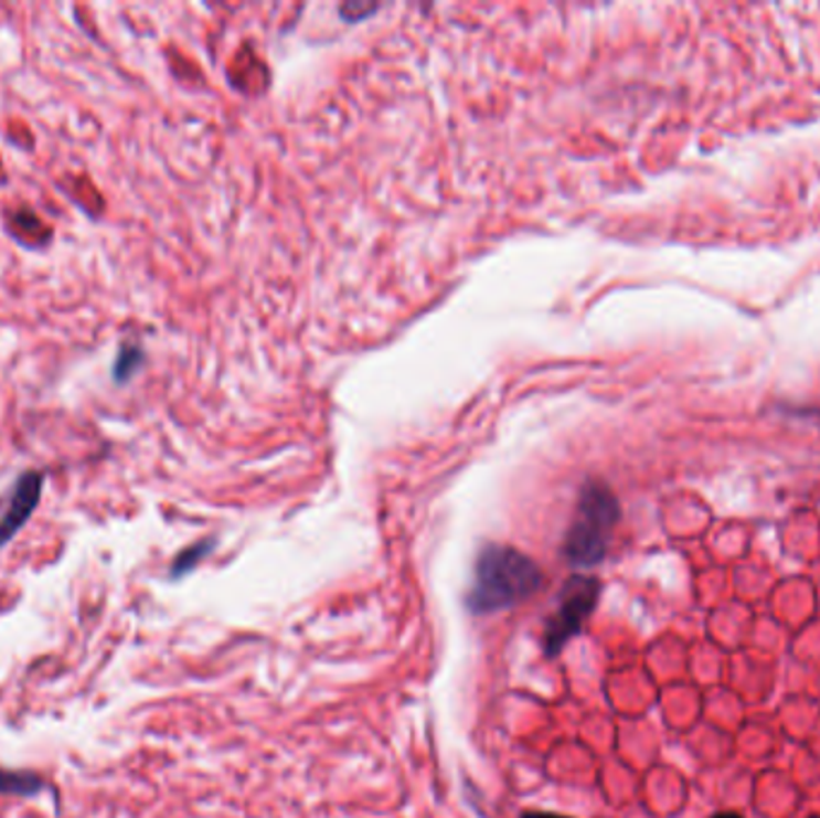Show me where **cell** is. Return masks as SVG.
Listing matches in <instances>:
<instances>
[{
  "label": "cell",
  "instance_id": "cell-4",
  "mask_svg": "<svg viewBox=\"0 0 820 818\" xmlns=\"http://www.w3.org/2000/svg\"><path fill=\"white\" fill-rule=\"evenodd\" d=\"M41 492H44V474L41 470H26L18 478L3 514H0V548L8 545L22 525L32 519Z\"/></svg>",
  "mask_w": 820,
  "mask_h": 818
},
{
  "label": "cell",
  "instance_id": "cell-6",
  "mask_svg": "<svg viewBox=\"0 0 820 818\" xmlns=\"http://www.w3.org/2000/svg\"><path fill=\"white\" fill-rule=\"evenodd\" d=\"M140 360H142V351L135 349V346H125V349H120V353L116 358V365H114L116 380L118 382L128 380L130 374H132V370L137 368V363H140Z\"/></svg>",
  "mask_w": 820,
  "mask_h": 818
},
{
  "label": "cell",
  "instance_id": "cell-1",
  "mask_svg": "<svg viewBox=\"0 0 820 818\" xmlns=\"http://www.w3.org/2000/svg\"><path fill=\"white\" fill-rule=\"evenodd\" d=\"M542 586L540 566L523 552L490 545L480 552L468 607L476 615H492L531 601Z\"/></svg>",
  "mask_w": 820,
  "mask_h": 818
},
{
  "label": "cell",
  "instance_id": "cell-2",
  "mask_svg": "<svg viewBox=\"0 0 820 818\" xmlns=\"http://www.w3.org/2000/svg\"><path fill=\"white\" fill-rule=\"evenodd\" d=\"M619 519L617 499L603 488L583 492L572 531L566 535V557L576 566H593L605 557L611 529Z\"/></svg>",
  "mask_w": 820,
  "mask_h": 818
},
{
  "label": "cell",
  "instance_id": "cell-7",
  "mask_svg": "<svg viewBox=\"0 0 820 818\" xmlns=\"http://www.w3.org/2000/svg\"><path fill=\"white\" fill-rule=\"evenodd\" d=\"M200 554H202V550H188V552L180 554V557L175 560V566H173V574L180 576V574H185L188 570H192V564L200 560Z\"/></svg>",
  "mask_w": 820,
  "mask_h": 818
},
{
  "label": "cell",
  "instance_id": "cell-3",
  "mask_svg": "<svg viewBox=\"0 0 820 818\" xmlns=\"http://www.w3.org/2000/svg\"><path fill=\"white\" fill-rule=\"evenodd\" d=\"M600 598V581L593 576H572L560 591L557 607L545 627L547 656H557L560 650L583 629V624L593 615Z\"/></svg>",
  "mask_w": 820,
  "mask_h": 818
},
{
  "label": "cell",
  "instance_id": "cell-5",
  "mask_svg": "<svg viewBox=\"0 0 820 818\" xmlns=\"http://www.w3.org/2000/svg\"><path fill=\"white\" fill-rule=\"evenodd\" d=\"M41 789H44V780H41L39 775L0 768V795L34 797L36 793H41Z\"/></svg>",
  "mask_w": 820,
  "mask_h": 818
},
{
  "label": "cell",
  "instance_id": "cell-8",
  "mask_svg": "<svg viewBox=\"0 0 820 818\" xmlns=\"http://www.w3.org/2000/svg\"><path fill=\"white\" fill-rule=\"evenodd\" d=\"M523 818H566V816H560V814H540V811H528V814H523Z\"/></svg>",
  "mask_w": 820,
  "mask_h": 818
},
{
  "label": "cell",
  "instance_id": "cell-9",
  "mask_svg": "<svg viewBox=\"0 0 820 818\" xmlns=\"http://www.w3.org/2000/svg\"><path fill=\"white\" fill-rule=\"evenodd\" d=\"M713 818H742V816L739 814H732V811H722V814H717Z\"/></svg>",
  "mask_w": 820,
  "mask_h": 818
}]
</instances>
